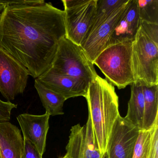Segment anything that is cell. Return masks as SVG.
Segmentation results:
<instances>
[{
  "label": "cell",
  "instance_id": "cell-17",
  "mask_svg": "<svg viewBox=\"0 0 158 158\" xmlns=\"http://www.w3.org/2000/svg\"><path fill=\"white\" fill-rule=\"evenodd\" d=\"M34 86L46 110V113L50 116L61 115L64 114V104L66 100L64 97L45 86L37 78L35 79Z\"/></svg>",
  "mask_w": 158,
  "mask_h": 158
},
{
  "label": "cell",
  "instance_id": "cell-18",
  "mask_svg": "<svg viewBox=\"0 0 158 158\" xmlns=\"http://www.w3.org/2000/svg\"><path fill=\"white\" fill-rule=\"evenodd\" d=\"M140 21L158 24V0H137Z\"/></svg>",
  "mask_w": 158,
  "mask_h": 158
},
{
  "label": "cell",
  "instance_id": "cell-4",
  "mask_svg": "<svg viewBox=\"0 0 158 158\" xmlns=\"http://www.w3.org/2000/svg\"><path fill=\"white\" fill-rule=\"evenodd\" d=\"M132 70L136 85H158V42L139 26L132 43Z\"/></svg>",
  "mask_w": 158,
  "mask_h": 158
},
{
  "label": "cell",
  "instance_id": "cell-2",
  "mask_svg": "<svg viewBox=\"0 0 158 158\" xmlns=\"http://www.w3.org/2000/svg\"><path fill=\"white\" fill-rule=\"evenodd\" d=\"M85 98L98 147L104 158L114 125L120 116L119 98L114 86L98 75L89 84Z\"/></svg>",
  "mask_w": 158,
  "mask_h": 158
},
{
  "label": "cell",
  "instance_id": "cell-14",
  "mask_svg": "<svg viewBox=\"0 0 158 158\" xmlns=\"http://www.w3.org/2000/svg\"><path fill=\"white\" fill-rule=\"evenodd\" d=\"M24 139L19 128L8 121L0 122L1 158H23Z\"/></svg>",
  "mask_w": 158,
  "mask_h": 158
},
{
  "label": "cell",
  "instance_id": "cell-22",
  "mask_svg": "<svg viewBox=\"0 0 158 158\" xmlns=\"http://www.w3.org/2000/svg\"><path fill=\"white\" fill-rule=\"evenodd\" d=\"M7 5L6 0H0V15L1 14Z\"/></svg>",
  "mask_w": 158,
  "mask_h": 158
},
{
  "label": "cell",
  "instance_id": "cell-25",
  "mask_svg": "<svg viewBox=\"0 0 158 158\" xmlns=\"http://www.w3.org/2000/svg\"><path fill=\"white\" fill-rule=\"evenodd\" d=\"M104 158H106V157H104Z\"/></svg>",
  "mask_w": 158,
  "mask_h": 158
},
{
  "label": "cell",
  "instance_id": "cell-3",
  "mask_svg": "<svg viewBox=\"0 0 158 158\" xmlns=\"http://www.w3.org/2000/svg\"><path fill=\"white\" fill-rule=\"evenodd\" d=\"M132 41L108 46L93 63L99 68L106 80L119 89L134 83L131 60Z\"/></svg>",
  "mask_w": 158,
  "mask_h": 158
},
{
  "label": "cell",
  "instance_id": "cell-10",
  "mask_svg": "<svg viewBox=\"0 0 158 158\" xmlns=\"http://www.w3.org/2000/svg\"><path fill=\"white\" fill-rule=\"evenodd\" d=\"M66 153L71 158H102L95 137L90 117L85 125H75L70 130Z\"/></svg>",
  "mask_w": 158,
  "mask_h": 158
},
{
  "label": "cell",
  "instance_id": "cell-24",
  "mask_svg": "<svg viewBox=\"0 0 158 158\" xmlns=\"http://www.w3.org/2000/svg\"><path fill=\"white\" fill-rule=\"evenodd\" d=\"M0 158H1V155H0Z\"/></svg>",
  "mask_w": 158,
  "mask_h": 158
},
{
  "label": "cell",
  "instance_id": "cell-1",
  "mask_svg": "<svg viewBox=\"0 0 158 158\" xmlns=\"http://www.w3.org/2000/svg\"><path fill=\"white\" fill-rule=\"evenodd\" d=\"M64 37V12L51 2L8 5L0 15V48L35 79L50 69Z\"/></svg>",
  "mask_w": 158,
  "mask_h": 158
},
{
  "label": "cell",
  "instance_id": "cell-21",
  "mask_svg": "<svg viewBox=\"0 0 158 158\" xmlns=\"http://www.w3.org/2000/svg\"><path fill=\"white\" fill-rule=\"evenodd\" d=\"M152 144L150 158H158V123L151 129Z\"/></svg>",
  "mask_w": 158,
  "mask_h": 158
},
{
  "label": "cell",
  "instance_id": "cell-26",
  "mask_svg": "<svg viewBox=\"0 0 158 158\" xmlns=\"http://www.w3.org/2000/svg\"></svg>",
  "mask_w": 158,
  "mask_h": 158
},
{
  "label": "cell",
  "instance_id": "cell-9",
  "mask_svg": "<svg viewBox=\"0 0 158 158\" xmlns=\"http://www.w3.org/2000/svg\"><path fill=\"white\" fill-rule=\"evenodd\" d=\"M139 131L124 117L119 116L108 141L106 158H133Z\"/></svg>",
  "mask_w": 158,
  "mask_h": 158
},
{
  "label": "cell",
  "instance_id": "cell-11",
  "mask_svg": "<svg viewBox=\"0 0 158 158\" xmlns=\"http://www.w3.org/2000/svg\"><path fill=\"white\" fill-rule=\"evenodd\" d=\"M37 79L51 90L64 97L66 100L80 96L85 97L89 84L82 79L57 73L51 69Z\"/></svg>",
  "mask_w": 158,
  "mask_h": 158
},
{
  "label": "cell",
  "instance_id": "cell-7",
  "mask_svg": "<svg viewBox=\"0 0 158 158\" xmlns=\"http://www.w3.org/2000/svg\"><path fill=\"white\" fill-rule=\"evenodd\" d=\"M29 76L21 63L0 48V93L8 101L24 93Z\"/></svg>",
  "mask_w": 158,
  "mask_h": 158
},
{
  "label": "cell",
  "instance_id": "cell-15",
  "mask_svg": "<svg viewBox=\"0 0 158 158\" xmlns=\"http://www.w3.org/2000/svg\"><path fill=\"white\" fill-rule=\"evenodd\" d=\"M144 112V98L142 86L131 85V95L128 102L126 121L140 130L143 127Z\"/></svg>",
  "mask_w": 158,
  "mask_h": 158
},
{
  "label": "cell",
  "instance_id": "cell-5",
  "mask_svg": "<svg viewBox=\"0 0 158 158\" xmlns=\"http://www.w3.org/2000/svg\"><path fill=\"white\" fill-rule=\"evenodd\" d=\"M60 74L82 79L89 84L98 75L82 47L66 38L59 42L50 68Z\"/></svg>",
  "mask_w": 158,
  "mask_h": 158
},
{
  "label": "cell",
  "instance_id": "cell-8",
  "mask_svg": "<svg viewBox=\"0 0 158 158\" xmlns=\"http://www.w3.org/2000/svg\"><path fill=\"white\" fill-rule=\"evenodd\" d=\"M128 1L125 0L110 16L87 34L81 47L92 63L99 54L109 46L113 32Z\"/></svg>",
  "mask_w": 158,
  "mask_h": 158
},
{
  "label": "cell",
  "instance_id": "cell-23",
  "mask_svg": "<svg viewBox=\"0 0 158 158\" xmlns=\"http://www.w3.org/2000/svg\"><path fill=\"white\" fill-rule=\"evenodd\" d=\"M70 158V156H69V155H68V154H67V153L65 154V155H64V156H63L62 157H61V158Z\"/></svg>",
  "mask_w": 158,
  "mask_h": 158
},
{
  "label": "cell",
  "instance_id": "cell-12",
  "mask_svg": "<svg viewBox=\"0 0 158 158\" xmlns=\"http://www.w3.org/2000/svg\"><path fill=\"white\" fill-rule=\"evenodd\" d=\"M50 116L45 113L42 115L23 114L17 117L23 139L30 141L42 155L46 150Z\"/></svg>",
  "mask_w": 158,
  "mask_h": 158
},
{
  "label": "cell",
  "instance_id": "cell-16",
  "mask_svg": "<svg viewBox=\"0 0 158 158\" xmlns=\"http://www.w3.org/2000/svg\"><path fill=\"white\" fill-rule=\"evenodd\" d=\"M144 112L142 130H151L158 123V85L142 86Z\"/></svg>",
  "mask_w": 158,
  "mask_h": 158
},
{
  "label": "cell",
  "instance_id": "cell-6",
  "mask_svg": "<svg viewBox=\"0 0 158 158\" xmlns=\"http://www.w3.org/2000/svg\"><path fill=\"white\" fill-rule=\"evenodd\" d=\"M65 37L81 46L96 14L98 0H62Z\"/></svg>",
  "mask_w": 158,
  "mask_h": 158
},
{
  "label": "cell",
  "instance_id": "cell-20",
  "mask_svg": "<svg viewBox=\"0 0 158 158\" xmlns=\"http://www.w3.org/2000/svg\"><path fill=\"white\" fill-rule=\"evenodd\" d=\"M23 158H42V155L30 141L24 139Z\"/></svg>",
  "mask_w": 158,
  "mask_h": 158
},
{
  "label": "cell",
  "instance_id": "cell-19",
  "mask_svg": "<svg viewBox=\"0 0 158 158\" xmlns=\"http://www.w3.org/2000/svg\"><path fill=\"white\" fill-rule=\"evenodd\" d=\"M152 137L151 130L139 131L135 146L133 158H150Z\"/></svg>",
  "mask_w": 158,
  "mask_h": 158
},
{
  "label": "cell",
  "instance_id": "cell-13",
  "mask_svg": "<svg viewBox=\"0 0 158 158\" xmlns=\"http://www.w3.org/2000/svg\"><path fill=\"white\" fill-rule=\"evenodd\" d=\"M139 25L137 0H129L113 32L109 46L133 41Z\"/></svg>",
  "mask_w": 158,
  "mask_h": 158
}]
</instances>
